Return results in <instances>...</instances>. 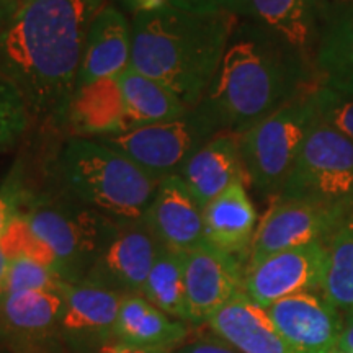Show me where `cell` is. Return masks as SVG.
Wrapping results in <instances>:
<instances>
[{
	"mask_svg": "<svg viewBox=\"0 0 353 353\" xmlns=\"http://www.w3.org/2000/svg\"><path fill=\"white\" fill-rule=\"evenodd\" d=\"M107 0H23L0 30V76L30 117L64 118L92 21Z\"/></svg>",
	"mask_w": 353,
	"mask_h": 353,
	"instance_id": "cell-1",
	"label": "cell"
},
{
	"mask_svg": "<svg viewBox=\"0 0 353 353\" xmlns=\"http://www.w3.org/2000/svg\"><path fill=\"white\" fill-rule=\"evenodd\" d=\"M314 83V76L296 57L257 25H237L196 108L216 132L241 134Z\"/></svg>",
	"mask_w": 353,
	"mask_h": 353,
	"instance_id": "cell-2",
	"label": "cell"
},
{
	"mask_svg": "<svg viewBox=\"0 0 353 353\" xmlns=\"http://www.w3.org/2000/svg\"><path fill=\"white\" fill-rule=\"evenodd\" d=\"M239 15L165 8L132 15L131 68L169 88L188 108L205 99Z\"/></svg>",
	"mask_w": 353,
	"mask_h": 353,
	"instance_id": "cell-3",
	"label": "cell"
},
{
	"mask_svg": "<svg viewBox=\"0 0 353 353\" xmlns=\"http://www.w3.org/2000/svg\"><path fill=\"white\" fill-rule=\"evenodd\" d=\"M59 175L70 196L118 224L144 223L161 183L123 154L88 138L64 145Z\"/></svg>",
	"mask_w": 353,
	"mask_h": 353,
	"instance_id": "cell-4",
	"label": "cell"
},
{
	"mask_svg": "<svg viewBox=\"0 0 353 353\" xmlns=\"http://www.w3.org/2000/svg\"><path fill=\"white\" fill-rule=\"evenodd\" d=\"M30 229L54 252L59 276L81 283L120 224L68 196H30L23 210Z\"/></svg>",
	"mask_w": 353,
	"mask_h": 353,
	"instance_id": "cell-5",
	"label": "cell"
},
{
	"mask_svg": "<svg viewBox=\"0 0 353 353\" xmlns=\"http://www.w3.org/2000/svg\"><path fill=\"white\" fill-rule=\"evenodd\" d=\"M314 87L316 83L239 134L245 176L260 193L280 195L299 149L316 123Z\"/></svg>",
	"mask_w": 353,
	"mask_h": 353,
	"instance_id": "cell-6",
	"label": "cell"
},
{
	"mask_svg": "<svg viewBox=\"0 0 353 353\" xmlns=\"http://www.w3.org/2000/svg\"><path fill=\"white\" fill-rule=\"evenodd\" d=\"M278 198L352 214L353 141L316 118Z\"/></svg>",
	"mask_w": 353,
	"mask_h": 353,
	"instance_id": "cell-7",
	"label": "cell"
},
{
	"mask_svg": "<svg viewBox=\"0 0 353 353\" xmlns=\"http://www.w3.org/2000/svg\"><path fill=\"white\" fill-rule=\"evenodd\" d=\"M214 134H218L214 126L195 107L176 120L152 123L97 141L123 154L161 182L179 175L188 159Z\"/></svg>",
	"mask_w": 353,
	"mask_h": 353,
	"instance_id": "cell-8",
	"label": "cell"
},
{
	"mask_svg": "<svg viewBox=\"0 0 353 353\" xmlns=\"http://www.w3.org/2000/svg\"><path fill=\"white\" fill-rule=\"evenodd\" d=\"M64 294L17 291L0 299V327L10 353H68L61 332Z\"/></svg>",
	"mask_w": 353,
	"mask_h": 353,
	"instance_id": "cell-9",
	"label": "cell"
},
{
	"mask_svg": "<svg viewBox=\"0 0 353 353\" xmlns=\"http://www.w3.org/2000/svg\"><path fill=\"white\" fill-rule=\"evenodd\" d=\"M332 12L327 0H247V15L252 17L254 25L296 57L312 76L317 48Z\"/></svg>",
	"mask_w": 353,
	"mask_h": 353,
	"instance_id": "cell-10",
	"label": "cell"
},
{
	"mask_svg": "<svg viewBox=\"0 0 353 353\" xmlns=\"http://www.w3.org/2000/svg\"><path fill=\"white\" fill-rule=\"evenodd\" d=\"M324 270L325 242L293 247L247 267L244 293L259 306L268 307L293 294L321 291Z\"/></svg>",
	"mask_w": 353,
	"mask_h": 353,
	"instance_id": "cell-11",
	"label": "cell"
},
{
	"mask_svg": "<svg viewBox=\"0 0 353 353\" xmlns=\"http://www.w3.org/2000/svg\"><path fill=\"white\" fill-rule=\"evenodd\" d=\"M345 218V214L316 203L278 198L255 231L247 267L281 250L325 242Z\"/></svg>",
	"mask_w": 353,
	"mask_h": 353,
	"instance_id": "cell-12",
	"label": "cell"
},
{
	"mask_svg": "<svg viewBox=\"0 0 353 353\" xmlns=\"http://www.w3.org/2000/svg\"><path fill=\"white\" fill-rule=\"evenodd\" d=\"M64 312L61 332L68 353H97L114 341L123 294L81 281L61 285Z\"/></svg>",
	"mask_w": 353,
	"mask_h": 353,
	"instance_id": "cell-13",
	"label": "cell"
},
{
	"mask_svg": "<svg viewBox=\"0 0 353 353\" xmlns=\"http://www.w3.org/2000/svg\"><path fill=\"white\" fill-rule=\"evenodd\" d=\"M265 309L296 353H330L339 348L343 317L321 291L293 294Z\"/></svg>",
	"mask_w": 353,
	"mask_h": 353,
	"instance_id": "cell-14",
	"label": "cell"
},
{
	"mask_svg": "<svg viewBox=\"0 0 353 353\" xmlns=\"http://www.w3.org/2000/svg\"><path fill=\"white\" fill-rule=\"evenodd\" d=\"M161 244L144 223L120 224L83 281L123 294H143Z\"/></svg>",
	"mask_w": 353,
	"mask_h": 353,
	"instance_id": "cell-15",
	"label": "cell"
},
{
	"mask_svg": "<svg viewBox=\"0 0 353 353\" xmlns=\"http://www.w3.org/2000/svg\"><path fill=\"white\" fill-rule=\"evenodd\" d=\"M183 263L192 325L208 322L218 309L244 291L242 260L211 244L183 252Z\"/></svg>",
	"mask_w": 353,
	"mask_h": 353,
	"instance_id": "cell-16",
	"label": "cell"
},
{
	"mask_svg": "<svg viewBox=\"0 0 353 353\" xmlns=\"http://www.w3.org/2000/svg\"><path fill=\"white\" fill-rule=\"evenodd\" d=\"M144 224L159 244L176 252H190L210 244L205 234L203 208L179 175L161 180Z\"/></svg>",
	"mask_w": 353,
	"mask_h": 353,
	"instance_id": "cell-17",
	"label": "cell"
},
{
	"mask_svg": "<svg viewBox=\"0 0 353 353\" xmlns=\"http://www.w3.org/2000/svg\"><path fill=\"white\" fill-rule=\"evenodd\" d=\"M131 21L120 8L107 2L88 30L76 88L100 79L120 76L131 65Z\"/></svg>",
	"mask_w": 353,
	"mask_h": 353,
	"instance_id": "cell-18",
	"label": "cell"
},
{
	"mask_svg": "<svg viewBox=\"0 0 353 353\" xmlns=\"http://www.w3.org/2000/svg\"><path fill=\"white\" fill-rule=\"evenodd\" d=\"M244 175L239 134L229 131L218 132L203 144L179 174L201 208L232 183L244 182Z\"/></svg>",
	"mask_w": 353,
	"mask_h": 353,
	"instance_id": "cell-19",
	"label": "cell"
},
{
	"mask_svg": "<svg viewBox=\"0 0 353 353\" xmlns=\"http://www.w3.org/2000/svg\"><path fill=\"white\" fill-rule=\"evenodd\" d=\"M206 324L211 332L241 353H296L278 332L267 309L254 303L244 291L218 309Z\"/></svg>",
	"mask_w": 353,
	"mask_h": 353,
	"instance_id": "cell-20",
	"label": "cell"
},
{
	"mask_svg": "<svg viewBox=\"0 0 353 353\" xmlns=\"http://www.w3.org/2000/svg\"><path fill=\"white\" fill-rule=\"evenodd\" d=\"M206 241L216 249L241 259L250 252L257 211L244 182L232 183L203 208Z\"/></svg>",
	"mask_w": 353,
	"mask_h": 353,
	"instance_id": "cell-21",
	"label": "cell"
},
{
	"mask_svg": "<svg viewBox=\"0 0 353 353\" xmlns=\"http://www.w3.org/2000/svg\"><path fill=\"white\" fill-rule=\"evenodd\" d=\"M187 325L167 316L143 294H126L114 324V341L131 348L172 352L187 342Z\"/></svg>",
	"mask_w": 353,
	"mask_h": 353,
	"instance_id": "cell-22",
	"label": "cell"
},
{
	"mask_svg": "<svg viewBox=\"0 0 353 353\" xmlns=\"http://www.w3.org/2000/svg\"><path fill=\"white\" fill-rule=\"evenodd\" d=\"M64 120L74 132L94 138L128 131L126 108L118 77L100 79L76 88Z\"/></svg>",
	"mask_w": 353,
	"mask_h": 353,
	"instance_id": "cell-23",
	"label": "cell"
},
{
	"mask_svg": "<svg viewBox=\"0 0 353 353\" xmlns=\"http://www.w3.org/2000/svg\"><path fill=\"white\" fill-rule=\"evenodd\" d=\"M319 85L353 95V8L334 10L314 59Z\"/></svg>",
	"mask_w": 353,
	"mask_h": 353,
	"instance_id": "cell-24",
	"label": "cell"
},
{
	"mask_svg": "<svg viewBox=\"0 0 353 353\" xmlns=\"http://www.w3.org/2000/svg\"><path fill=\"white\" fill-rule=\"evenodd\" d=\"M118 82L125 100L128 131L152 123L176 120L192 110L174 92L131 65L118 76Z\"/></svg>",
	"mask_w": 353,
	"mask_h": 353,
	"instance_id": "cell-25",
	"label": "cell"
},
{
	"mask_svg": "<svg viewBox=\"0 0 353 353\" xmlns=\"http://www.w3.org/2000/svg\"><path fill=\"white\" fill-rule=\"evenodd\" d=\"M143 296L167 316L192 324L185 288L183 252L170 250L164 245L159 249L145 280Z\"/></svg>",
	"mask_w": 353,
	"mask_h": 353,
	"instance_id": "cell-26",
	"label": "cell"
},
{
	"mask_svg": "<svg viewBox=\"0 0 353 353\" xmlns=\"http://www.w3.org/2000/svg\"><path fill=\"white\" fill-rule=\"evenodd\" d=\"M321 293L339 311L353 307V213L325 241V270Z\"/></svg>",
	"mask_w": 353,
	"mask_h": 353,
	"instance_id": "cell-27",
	"label": "cell"
},
{
	"mask_svg": "<svg viewBox=\"0 0 353 353\" xmlns=\"http://www.w3.org/2000/svg\"><path fill=\"white\" fill-rule=\"evenodd\" d=\"M0 247H2L8 259H33L39 263L46 265L48 268H51L59 275V263H57L54 252L38 236H34V232L26 224L23 216L17 218L8 226L6 234L0 237Z\"/></svg>",
	"mask_w": 353,
	"mask_h": 353,
	"instance_id": "cell-28",
	"label": "cell"
},
{
	"mask_svg": "<svg viewBox=\"0 0 353 353\" xmlns=\"http://www.w3.org/2000/svg\"><path fill=\"white\" fill-rule=\"evenodd\" d=\"M30 121V113L20 92L0 76V152L19 143Z\"/></svg>",
	"mask_w": 353,
	"mask_h": 353,
	"instance_id": "cell-29",
	"label": "cell"
},
{
	"mask_svg": "<svg viewBox=\"0 0 353 353\" xmlns=\"http://www.w3.org/2000/svg\"><path fill=\"white\" fill-rule=\"evenodd\" d=\"M63 281V278L46 265L28 257H15L8 263L6 293L57 290Z\"/></svg>",
	"mask_w": 353,
	"mask_h": 353,
	"instance_id": "cell-30",
	"label": "cell"
},
{
	"mask_svg": "<svg viewBox=\"0 0 353 353\" xmlns=\"http://www.w3.org/2000/svg\"><path fill=\"white\" fill-rule=\"evenodd\" d=\"M312 100L317 118L353 141V95L316 83Z\"/></svg>",
	"mask_w": 353,
	"mask_h": 353,
	"instance_id": "cell-31",
	"label": "cell"
},
{
	"mask_svg": "<svg viewBox=\"0 0 353 353\" xmlns=\"http://www.w3.org/2000/svg\"><path fill=\"white\" fill-rule=\"evenodd\" d=\"M30 195L15 182H6L0 187V237L6 234L8 226L23 214Z\"/></svg>",
	"mask_w": 353,
	"mask_h": 353,
	"instance_id": "cell-32",
	"label": "cell"
},
{
	"mask_svg": "<svg viewBox=\"0 0 353 353\" xmlns=\"http://www.w3.org/2000/svg\"><path fill=\"white\" fill-rule=\"evenodd\" d=\"M172 7L195 13L231 12L247 15V0H172Z\"/></svg>",
	"mask_w": 353,
	"mask_h": 353,
	"instance_id": "cell-33",
	"label": "cell"
},
{
	"mask_svg": "<svg viewBox=\"0 0 353 353\" xmlns=\"http://www.w3.org/2000/svg\"><path fill=\"white\" fill-rule=\"evenodd\" d=\"M170 353H241L218 335H201L195 341L183 342Z\"/></svg>",
	"mask_w": 353,
	"mask_h": 353,
	"instance_id": "cell-34",
	"label": "cell"
},
{
	"mask_svg": "<svg viewBox=\"0 0 353 353\" xmlns=\"http://www.w3.org/2000/svg\"><path fill=\"white\" fill-rule=\"evenodd\" d=\"M123 6L132 12V15L139 13H156L172 7V0H121Z\"/></svg>",
	"mask_w": 353,
	"mask_h": 353,
	"instance_id": "cell-35",
	"label": "cell"
},
{
	"mask_svg": "<svg viewBox=\"0 0 353 353\" xmlns=\"http://www.w3.org/2000/svg\"><path fill=\"white\" fill-rule=\"evenodd\" d=\"M342 332L339 339V350L353 353V307L342 314Z\"/></svg>",
	"mask_w": 353,
	"mask_h": 353,
	"instance_id": "cell-36",
	"label": "cell"
},
{
	"mask_svg": "<svg viewBox=\"0 0 353 353\" xmlns=\"http://www.w3.org/2000/svg\"><path fill=\"white\" fill-rule=\"evenodd\" d=\"M8 263H10V259L7 257V254L3 252V249L0 247V299H2L3 294H6V280H7Z\"/></svg>",
	"mask_w": 353,
	"mask_h": 353,
	"instance_id": "cell-37",
	"label": "cell"
},
{
	"mask_svg": "<svg viewBox=\"0 0 353 353\" xmlns=\"http://www.w3.org/2000/svg\"><path fill=\"white\" fill-rule=\"evenodd\" d=\"M114 353H170V350H145V348H131L118 342V348Z\"/></svg>",
	"mask_w": 353,
	"mask_h": 353,
	"instance_id": "cell-38",
	"label": "cell"
},
{
	"mask_svg": "<svg viewBox=\"0 0 353 353\" xmlns=\"http://www.w3.org/2000/svg\"><path fill=\"white\" fill-rule=\"evenodd\" d=\"M12 15H13V12L10 10V8H8L6 3L0 2V30H2L3 26H6V23H7L8 20H10Z\"/></svg>",
	"mask_w": 353,
	"mask_h": 353,
	"instance_id": "cell-39",
	"label": "cell"
},
{
	"mask_svg": "<svg viewBox=\"0 0 353 353\" xmlns=\"http://www.w3.org/2000/svg\"><path fill=\"white\" fill-rule=\"evenodd\" d=\"M0 2L6 3V6H7L8 8H10V10H12L13 13H15V10L20 7V3L23 2V0H0Z\"/></svg>",
	"mask_w": 353,
	"mask_h": 353,
	"instance_id": "cell-40",
	"label": "cell"
},
{
	"mask_svg": "<svg viewBox=\"0 0 353 353\" xmlns=\"http://www.w3.org/2000/svg\"><path fill=\"white\" fill-rule=\"evenodd\" d=\"M0 353H10V352H8L7 345H6V339H3L2 327H0Z\"/></svg>",
	"mask_w": 353,
	"mask_h": 353,
	"instance_id": "cell-41",
	"label": "cell"
},
{
	"mask_svg": "<svg viewBox=\"0 0 353 353\" xmlns=\"http://www.w3.org/2000/svg\"><path fill=\"white\" fill-rule=\"evenodd\" d=\"M330 353H345V352H342V350H339V348H337V350H334V352H330Z\"/></svg>",
	"mask_w": 353,
	"mask_h": 353,
	"instance_id": "cell-42",
	"label": "cell"
}]
</instances>
